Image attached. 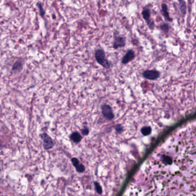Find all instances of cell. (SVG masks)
Segmentation results:
<instances>
[{"label":"cell","instance_id":"cell-1","mask_svg":"<svg viewBox=\"0 0 196 196\" xmlns=\"http://www.w3.org/2000/svg\"><path fill=\"white\" fill-rule=\"evenodd\" d=\"M95 58L96 61L103 68L108 69L110 68V63L108 60L105 51L102 49L96 50L95 52Z\"/></svg>","mask_w":196,"mask_h":196},{"label":"cell","instance_id":"cell-2","mask_svg":"<svg viewBox=\"0 0 196 196\" xmlns=\"http://www.w3.org/2000/svg\"><path fill=\"white\" fill-rule=\"evenodd\" d=\"M101 113L103 117L107 120L112 121L114 119V114L112 107L108 104H103L101 106Z\"/></svg>","mask_w":196,"mask_h":196},{"label":"cell","instance_id":"cell-3","mask_svg":"<svg viewBox=\"0 0 196 196\" xmlns=\"http://www.w3.org/2000/svg\"><path fill=\"white\" fill-rule=\"evenodd\" d=\"M41 138L43 140V146L45 149L48 150L52 149L55 146V143L53 139L46 133H43L41 135Z\"/></svg>","mask_w":196,"mask_h":196},{"label":"cell","instance_id":"cell-4","mask_svg":"<svg viewBox=\"0 0 196 196\" xmlns=\"http://www.w3.org/2000/svg\"><path fill=\"white\" fill-rule=\"evenodd\" d=\"M143 76L145 78L147 79L151 80V81H154L159 78L160 73L156 70H146L143 72Z\"/></svg>","mask_w":196,"mask_h":196},{"label":"cell","instance_id":"cell-5","mask_svg":"<svg viewBox=\"0 0 196 196\" xmlns=\"http://www.w3.org/2000/svg\"><path fill=\"white\" fill-rule=\"evenodd\" d=\"M126 45V39L125 37L116 36L114 37L113 47L114 49L123 47Z\"/></svg>","mask_w":196,"mask_h":196},{"label":"cell","instance_id":"cell-6","mask_svg":"<svg viewBox=\"0 0 196 196\" xmlns=\"http://www.w3.org/2000/svg\"><path fill=\"white\" fill-rule=\"evenodd\" d=\"M142 16L143 19L147 21V24L149 26V28L151 29H153L154 27V23L152 21H151L150 17H151V11L150 9L148 8H144V9L142 11Z\"/></svg>","mask_w":196,"mask_h":196},{"label":"cell","instance_id":"cell-7","mask_svg":"<svg viewBox=\"0 0 196 196\" xmlns=\"http://www.w3.org/2000/svg\"><path fill=\"white\" fill-rule=\"evenodd\" d=\"M135 58V53L132 49H129L125 55L122 58L121 63L124 64H127L131 62Z\"/></svg>","mask_w":196,"mask_h":196},{"label":"cell","instance_id":"cell-8","mask_svg":"<svg viewBox=\"0 0 196 196\" xmlns=\"http://www.w3.org/2000/svg\"><path fill=\"white\" fill-rule=\"evenodd\" d=\"M162 12L163 16H164V17L167 21H173V19L170 17L169 13L168 12V8L166 4L163 3L162 5Z\"/></svg>","mask_w":196,"mask_h":196},{"label":"cell","instance_id":"cell-9","mask_svg":"<svg viewBox=\"0 0 196 196\" xmlns=\"http://www.w3.org/2000/svg\"><path fill=\"white\" fill-rule=\"evenodd\" d=\"M22 69H23V64L19 61L16 62L14 64L13 68H12L13 70L15 71H19L21 70Z\"/></svg>","mask_w":196,"mask_h":196},{"label":"cell","instance_id":"cell-10","mask_svg":"<svg viewBox=\"0 0 196 196\" xmlns=\"http://www.w3.org/2000/svg\"><path fill=\"white\" fill-rule=\"evenodd\" d=\"M180 10L183 16H185L186 13V5L185 2V1H180Z\"/></svg>","mask_w":196,"mask_h":196},{"label":"cell","instance_id":"cell-11","mask_svg":"<svg viewBox=\"0 0 196 196\" xmlns=\"http://www.w3.org/2000/svg\"><path fill=\"white\" fill-rule=\"evenodd\" d=\"M160 29L162 31H163L166 32H167L169 31V26L167 24H163L160 25Z\"/></svg>","mask_w":196,"mask_h":196},{"label":"cell","instance_id":"cell-12","mask_svg":"<svg viewBox=\"0 0 196 196\" xmlns=\"http://www.w3.org/2000/svg\"><path fill=\"white\" fill-rule=\"evenodd\" d=\"M38 6H39V9H40V14H41L42 16H43H43L45 15V10H43V7H42V5H41V4H39V5H38Z\"/></svg>","mask_w":196,"mask_h":196}]
</instances>
